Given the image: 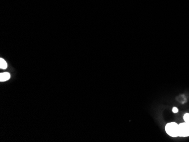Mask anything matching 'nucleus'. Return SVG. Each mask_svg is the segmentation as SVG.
<instances>
[{"instance_id":"f257e3e1","label":"nucleus","mask_w":189,"mask_h":142,"mask_svg":"<svg viewBox=\"0 0 189 142\" xmlns=\"http://www.w3.org/2000/svg\"><path fill=\"white\" fill-rule=\"evenodd\" d=\"M167 133L171 137H177L178 135V125L175 122L168 123L165 126Z\"/></svg>"},{"instance_id":"f03ea898","label":"nucleus","mask_w":189,"mask_h":142,"mask_svg":"<svg viewBox=\"0 0 189 142\" xmlns=\"http://www.w3.org/2000/svg\"><path fill=\"white\" fill-rule=\"evenodd\" d=\"M178 135L181 137L189 136V123L184 122L178 125Z\"/></svg>"},{"instance_id":"7ed1b4c3","label":"nucleus","mask_w":189,"mask_h":142,"mask_svg":"<svg viewBox=\"0 0 189 142\" xmlns=\"http://www.w3.org/2000/svg\"><path fill=\"white\" fill-rule=\"evenodd\" d=\"M10 74L9 73H2L0 74V81L5 82L10 79Z\"/></svg>"},{"instance_id":"20e7f679","label":"nucleus","mask_w":189,"mask_h":142,"mask_svg":"<svg viewBox=\"0 0 189 142\" xmlns=\"http://www.w3.org/2000/svg\"><path fill=\"white\" fill-rule=\"evenodd\" d=\"M7 67V64L6 62L3 59H0V68L1 69H6Z\"/></svg>"},{"instance_id":"39448f33","label":"nucleus","mask_w":189,"mask_h":142,"mask_svg":"<svg viewBox=\"0 0 189 142\" xmlns=\"http://www.w3.org/2000/svg\"><path fill=\"white\" fill-rule=\"evenodd\" d=\"M184 120L185 122L189 123V113H186L184 116Z\"/></svg>"},{"instance_id":"423d86ee","label":"nucleus","mask_w":189,"mask_h":142,"mask_svg":"<svg viewBox=\"0 0 189 142\" xmlns=\"http://www.w3.org/2000/svg\"><path fill=\"white\" fill-rule=\"evenodd\" d=\"M172 111L174 113H177L178 111V109L177 108L174 107V108H173V109H172Z\"/></svg>"}]
</instances>
